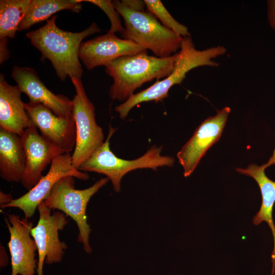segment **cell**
Masks as SVG:
<instances>
[{
    "instance_id": "cell-11",
    "label": "cell",
    "mask_w": 275,
    "mask_h": 275,
    "mask_svg": "<svg viewBox=\"0 0 275 275\" xmlns=\"http://www.w3.org/2000/svg\"><path fill=\"white\" fill-rule=\"evenodd\" d=\"M25 110L40 134L63 153H71L76 141L74 116L62 117L39 103H24Z\"/></svg>"
},
{
    "instance_id": "cell-22",
    "label": "cell",
    "mask_w": 275,
    "mask_h": 275,
    "mask_svg": "<svg viewBox=\"0 0 275 275\" xmlns=\"http://www.w3.org/2000/svg\"><path fill=\"white\" fill-rule=\"evenodd\" d=\"M81 2H87L94 4L100 8L108 16L111 22L109 32L120 34L123 31L120 14L115 8L112 1L108 0H80Z\"/></svg>"
},
{
    "instance_id": "cell-4",
    "label": "cell",
    "mask_w": 275,
    "mask_h": 275,
    "mask_svg": "<svg viewBox=\"0 0 275 275\" xmlns=\"http://www.w3.org/2000/svg\"><path fill=\"white\" fill-rule=\"evenodd\" d=\"M112 2L124 20L122 39L150 49L158 58L170 57L180 48L182 37L164 26L153 14L132 9L122 1Z\"/></svg>"
},
{
    "instance_id": "cell-20",
    "label": "cell",
    "mask_w": 275,
    "mask_h": 275,
    "mask_svg": "<svg viewBox=\"0 0 275 275\" xmlns=\"http://www.w3.org/2000/svg\"><path fill=\"white\" fill-rule=\"evenodd\" d=\"M31 0L0 1V39H14Z\"/></svg>"
},
{
    "instance_id": "cell-24",
    "label": "cell",
    "mask_w": 275,
    "mask_h": 275,
    "mask_svg": "<svg viewBox=\"0 0 275 275\" xmlns=\"http://www.w3.org/2000/svg\"><path fill=\"white\" fill-rule=\"evenodd\" d=\"M8 38L0 39V63L3 64L10 56L8 48Z\"/></svg>"
},
{
    "instance_id": "cell-8",
    "label": "cell",
    "mask_w": 275,
    "mask_h": 275,
    "mask_svg": "<svg viewBox=\"0 0 275 275\" xmlns=\"http://www.w3.org/2000/svg\"><path fill=\"white\" fill-rule=\"evenodd\" d=\"M39 217L37 225L33 227L31 235L37 247L38 262L37 275H43L44 262L48 264L60 262L67 245L60 240L59 231L64 229L68 224L67 216L61 212L51 214L49 209L43 201L38 207Z\"/></svg>"
},
{
    "instance_id": "cell-21",
    "label": "cell",
    "mask_w": 275,
    "mask_h": 275,
    "mask_svg": "<svg viewBox=\"0 0 275 275\" xmlns=\"http://www.w3.org/2000/svg\"><path fill=\"white\" fill-rule=\"evenodd\" d=\"M147 11L158 19L161 24L177 35L185 37L189 36L187 28L178 22L164 7L159 0H145Z\"/></svg>"
},
{
    "instance_id": "cell-10",
    "label": "cell",
    "mask_w": 275,
    "mask_h": 275,
    "mask_svg": "<svg viewBox=\"0 0 275 275\" xmlns=\"http://www.w3.org/2000/svg\"><path fill=\"white\" fill-rule=\"evenodd\" d=\"M230 112V108L226 106L204 120L177 153L185 177L193 173L208 149L220 139Z\"/></svg>"
},
{
    "instance_id": "cell-26",
    "label": "cell",
    "mask_w": 275,
    "mask_h": 275,
    "mask_svg": "<svg viewBox=\"0 0 275 275\" xmlns=\"http://www.w3.org/2000/svg\"><path fill=\"white\" fill-rule=\"evenodd\" d=\"M11 194H5L2 191H0V203L1 207L8 204L13 200Z\"/></svg>"
},
{
    "instance_id": "cell-6",
    "label": "cell",
    "mask_w": 275,
    "mask_h": 275,
    "mask_svg": "<svg viewBox=\"0 0 275 275\" xmlns=\"http://www.w3.org/2000/svg\"><path fill=\"white\" fill-rule=\"evenodd\" d=\"M74 178L69 176L60 179L54 185L44 202L49 209L61 210L76 222L79 231L77 241L82 244L85 252L90 254L92 252L89 243L92 230L87 222V206L92 197L105 185L109 179L107 177L103 178L89 188L76 189Z\"/></svg>"
},
{
    "instance_id": "cell-1",
    "label": "cell",
    "mask_w": 275,
    "mask_h": 275,
    "mask_svg": "<svg viewBox=\"0 0 275 275\" xmlns=\"http://www.w3.org/2000/svg\"><path fill=\"white\" fill-rule=\"evenodd\" d=\"M57 15L47 20L43 26L26 34L31 43L42 54V59L49 60L58 77L62 81L68 76L80 79L83 70L79 61V50L82 41L101 31L95 22L78 33L65 31L56 23Z\"/></svg>"
},
{
    "instance_id": "cell-14",
    "label": "cell",
    "mask_w": 275,
    "mask_h": 275,
    "mask_svg": "<svg viewBox=\"0 0 275 275\" xmlns=\"http://www.w3.org/2000/svg\"><path fill=\"white\" fill-rule=\"evenodd\" d=\"M20 136L26 158L21 182L29 191L39 181L42 172L54 157L64 153L39 133L34 125L26 128Z\"/></svg>"
},
{
    "instance_id": "cell-12",
    "label": "cell",
    "mask_w": 275,
    "mask_h": 275,
    "mask_svg": "<svg viewBox=\"0 0 275 275\" xmlns=\"http://www.w3.org/2000/svg\"><path fill=\"white\" fill-rule=\"evenodd\" d=\"M10 233L8 246L11 260V275H35L37 269L35 259L37 247L31 237L33 223L28 218L10 214L5 218Z\"/></svg>"
},
{
    "instance_id": "cell-7",
    "label": "cell",
    "mask_w": 275,
    "mask_h": 275,
    "mask_svg": "<svg viewBox=\"0 0 275 275\" xmlns=\"http://www.w3.org/2000/svg\"><path fill=\"white\" fill-rule=\"evenodd\" d=\"M71 80L76 92L72 101L76 127V144L71 158L73 166L78 170L104 143V135L102 128L96 123L95 107L88 97L80 79Z\"/></svg>"
},
{
    "instance_id": "cell-2",
    "label": "cell",
    "mask_w": 275,
    "mask_h": 275,
    "mask_svg": "<svg viewBox=\"0 0 275 275\" xmlns=\"http://www.w3.org/2000/svg\"><path fill=\"white\" fill-rule=\"evenodd\" d=\"M226 51V48L223 46L198 50L190 36L182 37L172 72L164 79L157 80L147 89L132 94L126 101L117 106L115 111L119 113L121 119H124L133 107L141 103L162 100L168 96V92L173 86L180 84L184 80L190 70L202 66H218V64L213 59L225 54Z\"/></svg>"
},
{
    "instance_id": "cell-19",
    "label": "cell",
    "mask_w": 275,
    "mask_h": 275,
    "mask_svg": "<svg viewBox=\"0 0 275 275\" xmlns=\"http://www.w3.org/2000/svg\"><path fill=\"white\" fill-rule=\"evenodd\" d=\"M81 9L80 0H31L18 31L28 30L35 24L47 20L59 11L69 10L78 13Z\"/></svg>"
},
{
    "instance_id": "cell-3",
    "label": "cell",
    "mask_w": 275,
    "mask_h": 275,
    "mask_svg": "<svg viewBox=\"0 0 275 275\" xmlns=\"http://www.w3.org/2000/svg\"><path fill=\"white\" fill-rule=\"evenodd\" d=\"M177 53L167 58L147 53L119 58L107 64L105 71L114 79L109 95L113 100L126 101L146 82L168 76L174 68Z\"/></svg>"
},
{
    "instance_id": "cell-17",
    "label": "cell",
    "mask_w": 275,
    "mask_h": 275,
    "mask_svg": "<svg viewBox=\"0 0 275 275\" xmlns=\"http://www.w3.org/2000/svg\"><path fill=\"white\" fill-rule=\"evenodd\" d=\"M275 145V142H274ZM275 164V147L272 155L266 163L260 166L252 163L246 169L237 168L236 171L241 174L253 178L258 184L261 195L262 203L259 210L253 219L255 225L266 222L270 229L273 238V249L271 258L274 268L275 262V225L272 212L275 204V181L269 179L265 174V169Z\"/></svg>"
},
{
    "instance_id": "cell-5",
    "label": "cell",
    "mask_w": 275,
    "mask_h": 275,
    "mask_svg": "<svg viewBox=\"0 0 275 275\" xmlns=\"http://www.w3.org/2000/svg\"><path fill=\"white\" fill-rule=\"evenodd\" d=\"M116 130L109 125L105 141L79 167V171L105 175L111 181L114 191L118 193L123 177L131 171L146 168L156 170L159 167L173 166L175 159L173 157L161 155V146H152L143 155L133 160L116 156L109 147V140Z\"/></svg>"
},
{
    "instance_id": "cell-15",
    "label": "cell",
    "mask_w": 275,
    "mask_h": 275,
    "mask_svg": "<svg viewBox=\"0 0 275 275\" xmlns=\"http://www.w3.org/2000/svg\"><path fill=\"white\" fill-rule=\"evenodd\" d=\"M11 76L21 92L28 96L30 102L43 104L59 117L73 116L72 100L50 91L33 68L14 66Z\"/></svg>"
},
{
    "instance_id": "cell-13",
    "label": "cell",
    "mask_w": 275,
    "mask_h": 275,
    "mask_svg": "<svg viewBox=\"0 0 275 275\" xmlns=\"http://www.w3.org/2000/svg\"><path fill=\"white\" fill-rule=\"evenodd\" d=\"M147 53V49L126 39H121L115 33L106 34L82 42L79 58L86 68L91 70L99 66H106L122 57Z\"/></svg>"
},
{
    "instance_id": "cell-25",
    "label": "cell",
    "mask_w": 275,
    "mask_h": 275,
    "mask_svg": "<svg viewBox=\"0 0 275 275\" xmlns=\"http://www.w3.org/2000/svg\"><path fill=\"white\" fill-rule=\"evenodd\" d=\"M122 2L129 7L138 11H144L145 4L141 1H126L122 0Z\"/></svg>"
},
{
    "instance_id": "cell-16",
    "label": "cell",
    "mask_w": 275,
    "mask_h": 275,
    "mask_svg": "<svg viewBox=\"0 0 275 275\" xmlns=\"http://www.w3.org/2000/svg\"><path fill=\"white\" fill-rule=\"evenodd\" d=\"M18 87L10 85L0 75V128L21 136L34 125L21 100Z\"/></svg>"
},
{
    "instance_id": "cell-23",
    "label": "cell",
    "mask_w": 275,
    "mask_h": 275,
    "mask_svg": "<svg viewBox=\"0 0 275 275\" xmlns=\"http://www.w3.org/2000/svg\"><path fill=\"white\" fill-rule=\"evenodd\" d=\"M267 15L269 25L275 30V0L267 1Z\"/></svg>"
},
{
    "instance_id": "cell-18",
    "label": "cell",
    "mask_w": 275,
    "mask_h": 275,
    "mask_svg": "<svg viewBox=\"0 0 275 275\" xmlns=\"http://www.w3.org/2000/svg\"><path fill=\"white\" fill-rule=\"evenodd\" d=\"M26 158L21 136L0 128V176L9 182H21Z\"/></svg>"
},
{
    "instance_id": "cell-9",
    "label": "cell",
    "mask_w": 275,
    "mask_h": 275,
    "mask_svg": "<svg viewBox=\"0 0 275 275\" xmlns=\"http://www.w3.org/2000/svg\"><path fill=\"white\" fill-rule=\"evenodd\" d=\"M71 155V153H66L54 157L48 173L33 188L1 208H18L23 212L24 217L29 218L33 216L39 205L45 200L54 185L62 178L70 176L82 180H88L89 175L87 173L73 166Z\"/></svg>"
}]
</instances>
